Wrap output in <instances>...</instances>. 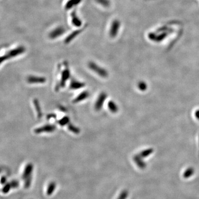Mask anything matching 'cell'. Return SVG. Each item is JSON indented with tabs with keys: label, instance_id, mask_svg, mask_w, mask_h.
<instances>
[{
	"label": "cell",
	"instance_id": "obj_12",
	"mask_svg": "<svg viewBox=\"0 0 199 199\" xmlns=\"http://www.w3.org/2000/svg\"><path fill=\"white\" fill-rule=\"evenodd\" d=\"M108 107L112 113H116L118 111V107L116 104L112 101H110L108 103Z\"/></svg>",
	"mask_w": 199,
	"mask_h": 199
},
{
	"label": "cell",
	"instance_id": "obj_6",
	"mask_svg": "<svg viewBox=\"0 0 199 199\" xmlns=\"http://www.w3.org/2000/svg\"><path fill=\"white\" fill-rule=\"evenodd\" d=\"M56 128V127L54 125H46L45 126L41 127L40 128H37L35 132L37 133H41L42 132H52L54 131Z\"/></svg>",
	"mask_w": 199,
	"mask_h": 199
},
{
	"label": "cell",
	"instance_id": "obj_10",
	"mask_svg": "<svg viewBox=\"0 0 199 199\" xmlns=\"http://www.w3.org/2000/svg\"><path fill=\"white\" fill-rule=\"evenodd\" d=\"M82 0H68L65 3V8L66 10H70V8H73V7L76 6L78 4H80Z\"/></svg>",
	"mask_w": 199,
	"mask_h": 199
},
{
	"label": "cell",
	"instance_id": "obj_15",
	"mask_svg": "<svg viewBox=\"0 0 199 199\" xmlns=\"http://www.w3.org/2000/svg\"><path fill=\"white\" fill-rule=\"evenodd\" d=\"M97 1L100 4L105 7H108L110 5V2L108 0H97Z\"/></svg>",
	"mask_w": 199,
	"mask_h": 199
},
{
	"label": "cell",
	"instance_id": "obj_16",
	"mask_svg": "<svg viewBox=\"0 0 199 199\" xmlns=\"http://www.w3.org/2000/svg\"><path fill=\"white\" fill-rule=\"evenodd\" d=\"M36 104H35V106L37 108V112H38V115L39 117H41L42 116V112H41V110H40V107L39 106V103L37 101H36Z\"/></svg>",
	"mask_w": 199,
	"mask_h": 199
},
{
	"label": "cell",
	"instance_id": "obj_4",
	"mask_svg": "<svg viewBox=\"0 0 199 199\" xmlns=\"http://www.w3.org/2000/svg\"><path fill=\"white\" fill-rule=\"evenodd\" d=\"M70 73L68 66H67V67H65V69L62 72L61 80H60V83L58 84V88H59V86L62 88L64 87L65 85L66 81L68 80V79L70 78Z\"/></svg>",
	"mask_w": 199,
	"mask_h": 199
},
{
	"label": "cell",
	"instance_id": "obj_8",
	"mask_svg": "<svg viewBox=\"0 0 199 199\" xmlns=\"http://www.w3.org/2000/svg\"><path fill=\"white\" fill-rule=\"evenodd\" d=\"M70 18H72L71 22L74 26L79 27L82 24L81 20L79 18L77 15H76V13L73 12L72 14L70 16Z\"/></svg>",
	"mask_w": 199,
	"mask_h": 199
},
{
	"label": "cell",
	"instance_id": "obj_5",
	"mask_svg": "<svg viewBox=\"0 0 199 199\" xmlns=\"http://www.w3.org/2000/svg\"><path fill=\"white\" fill-rule=\"evenodd\" d=\"M65 31V30L63 27L60 26L52 30V32H50L49 35L51 39H55L58 38L60 36H61V35H63Z\"/></svg>",
	"mask_w": 199,
	"mask_h": 199
},
{
	"label": "cell",
	"instance_id": "obj_3",
	"mask_svg": "<svg viewBox=\"0 0 199 199\" xmlns=\"http://www.w3.org/2000/svg\"><path fill=\"white\" fill-rule=\"evenodd\" d=\"M106 98H107V95L106 93L101 92L100 93V95L97 98V100L95 105V108L96 111H99L101 109Z\"/></svg>",
	"mask_w": 199,
	"mask_h": 199
},
{
	"label": "cell",
	"instance_id": "obj_14",
	"mask_svg": "<svg viewBox=\"0 0 199 199\" xmlns=\"http://www.w3.org/2000/svg\"><path fill=\"white\" fill-rule=\"evenodd\" d=\"M69 122V118L68 117H65L62 119H61L58 122L60 126H64L68 124Z\"/></svg>",
	"mask_w": 199,
	"mask_h": 199
},
{
	"label": "cell",
	"instance_id": "obj_11",
	"mask_svg": "<svg viewBox=\"0 0 199 199\" xmlns=\"http://www.w3.org/2000/svg\"><path fill=\"white\" fill-rule=\"evenodd\" d=\"M28 80L32 83H44L46 81L45 78L43 77H30Z\"/></svg>",
	"mask_w": 199,
	"mask_h": 199
},
{
	"label": "cell",
	"instance_id": "obj_13",
	"mask_svg": "<svg viewBox=\"0 0 199 199\" xmlns=\"http://www.w3.org/2000/svg\"><path fill=\"white\" fill-rule=\"evenodd\" d=\"M68 129L71 132H73L74 133H75V134H79V132H80V130L75 126H74L73 125H71L70 124L69 126H68Z\"/></svg>",
	"mask_w": 199,
	"mask_h": 199
},
{
	"label": "cell",
	"instance_id": "obj_1",
	"mask_svg": "<svg viewBox=\"0 0 199 199\" xmlns=\"http://www.w3.org/2000/svg\"><path fill=\"white\" fill-rule=\"evenodd\" d=\"M89 67L91 70H92V71L97 74L99 76H100L102 78H106L108 76V74L107 70H106L103 68L100 67L96 64L93 62H90L89 63Z\"/></svg>",
	"mask_w": 199,
	"mask_h": 199
},
{
	"label": "cell",
	"instance_id": "obj_2",
	"mask_svg": "<svg viewBox=\"0 0 199 199\" xmlns=\"http://www.w3.org/2000/svg\"><path fill=\"white\" fill-rule=\"evenodd\" d=\"M120 26V23L118 21L115 20L112 22L109 29V35L111 38H115L116 36Z\"/></svg>",
	"mask_w": 199,
	"mask_h": 199
},
{
	"label": "cell",
	"instance_id": "obj_9",
	"mask_svg": "<svg viewBox=\"0 0 199 199\" xmlns=\"http://www.w3.org/2000/svg\"><path fill=\"white\" fill-rule=\"evenodd\" d=\"M89 96V93L88 91H83L80 94H79L78 96L76 97V98H75L73 100V102L74 103L80 102L81 101H83V100L86 99Z\"/></svg>",
	"mask_w": 199,
	"mask_h": 199
},
{
	"label": "cell",
	"instance_id": "obj_7",
	"mask_svg": "<svg viewBox=\"0 0 199 199\" xmlns=\"http://www.w3.org/2000/svg\"><path fill=\"white\" fill-rule=\"evenodd\" d=\"M84 86H85V84L84 83L79 82L75 79H72L70 84V88L72 90H77Z\"/></svg>",
	"mask_w": 199,
	"mask_h": 199
}]
</instances>
